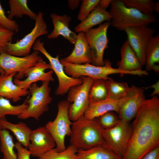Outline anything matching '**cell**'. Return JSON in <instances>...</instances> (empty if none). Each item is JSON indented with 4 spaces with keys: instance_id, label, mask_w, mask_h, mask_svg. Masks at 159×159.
<instances>
[{
    "instance_id": "obj_25",
    "label": "cell",
    "mask_w": 159,
    "mask_h": 159,
    "mask_svg": "<svg viewBox=\"0 0 159 159\" xmlns=\"http://www.w3.org/2000/svg\"><path fill=\"white\" fill-rule=\"evenodd\" d=\"M112 151L103 146L86 150H78L76 159H122Z\"/></svg>"
},
{
    "instance_id": "obj_20",
    "label": "cell",
    "mask_w": 159,
    "mask_h": 159,
    "mask_svg": "<svg viewBox=\"0 0 159 159\" xmlns=\"http://www.w3.org/2000/svg\"><path fill=\"white\" fill-rule=\"evenodd\" d=\"M16 73L0 74V96L14 102L21 100V97L29 93L28 90L21 88L14 83L13 79Z\"/></svg>"
},
{
    "instance_id": "obj_12",
    "label": "cell",
    "mask_w": 159,
    "mask_h": 159,
    "mask_svg": "<svg viewBox=\"0 0 159 159\" xmlns=\"http://www.w3.org/2000/svg\"><path fill=\"white\" fill-rule=\"evenodd\" d=\"M53 72L50 64L43 60L16 74L13 82L21 88L28 90L32 84L38 81H54Z\"/></svg>"
},
{
    "instance_id": "obj_26",
    "label": "cell",
    "mask_w": 159,
    "mask_h": 159,
    "mask_svg": "<svg viewBox=\"0 0 159 159\" xmlns=\"http://www.w3.org/2000/svg\"><path fill=\"white\" fill-rule=\"evenodd\" d=\"M10 7L7 17L12 20L14 17L17 18L26 15L31 19L35 20L37 14L31 10L28 5L27 0H10L8 1Z\"/></svg>"
},
{
    "instance_id": "obj_44",
    "label": "cell",
    "mask_w": 159,
    "mask_h": 159,
    "mask_svg": "<svg viewBox=\"0 0 159 159\" xmlns=\"http://www.w3.org/2000/svg\"><path fill=\"white\" fill-rule=\"evenodd\" d=\"M2 129V128H1V125H0V130H1Z\"/></svg>"
},
{
    "instance_id": "obj_27",
    "label": "cell",
    "mask_w": 159,
    "mask_h": 159,
    "mask_svg": "<svg viewBox=\"0 0 159 159\" xmlns=\"http://www.w3.org/2000/svg\"><path fill=\"white\" fill-rule=\"evenodd\" d=\"M0 149L4 159H17L14 150V145L12 136L7 130H0Z\"/></svg>"
},
{
    "instance_id": "obj_14",
    "label": "cell",
    "mask_w": 159,
    "mask_h": 159,
    "mask_svg": "<svg viewBox=\"0 0 159 159\" xmlns=\"http://www.w3.org/2000/svg\"><path fill=\"white\" fill-rule=\"evenodd\" d=\"M140 87L132 85L130 87L127 95L124 97L118 99L108 98L102 101L90 103L85 111L84 117L89 119L97 118L109 112L119 113L123 104L139 90Z\"/></svg>"
},
{
    "instance_id": "obj_19",
    "label": "cell",
    "mask_w": 159,
    "mask_h": 159,
    "mask_svg": "<svg viewBox=\"0 0 159 159\" xmlns=\"http://www.w3.org/2000/svg\"><path fill=\"white\" fill-rule=\"evenodd\" d=\"M50 16L54 26V29L52 32L48 34V38L54 39L59 36H62L71 44H74L77 34L69 28V25L71 20V17L66 14L59 15L54 13L51 14Z\"/></svg>"
},
{
    "instance_id": "obj_28",
    "label": "cell",
    "mask_w": 159,
    "mask_h": 159,
    "mask_svg": "<svg viewBox=\"0 0 159 159\" xmlns=\"http://www.w3.org/2000/svg\"><path fill=\"white\" fill-rule=\"evenodd\" d=\"M107 95L106 80L94 79L89 91L90 103L103 100L107 98Z\"/></svg>"
},
{
    "instance_id": "obj_1",
    "label": "cell",
    "mask_w": 159,
    "mask_h": 159,
    "mask_svg": "<svg viewBox=\"0 0 159 159\" xmlns=\"http://www.w3.org/2000/svg\"><path fill=\"white\" fill-rule=\"evenodd\" d=\"M132 132L122 159H141L159 146V98L145 99L132 125Z\"/></svg>"
},
{
    "instance_id": "obj_42",
    "label": "cell",
    "mask_w": 159,
    "mask_h": 159,
    "mask_svg": "<svg viewBox=\"0 0 159 159\" xmlns=\"http://www.w3.org/2000/svg\"><path fill=\"white\" fill-rule=\"evenodd\" d=\"M154 11H155L157 13H159V1L155 3L154 6Z\"/></svg>"
},
{
    "instance_id": "obj_9",
    "label": "cell",
    "mask_w": 159,
    "mask_h": 159,
    "mask_svg": "<svg viewBox=\"0 0 159 159\" xmlns=\"http://www.w3.org/2000/svg\"><path fill=\"white\" fill-rule=\"evenodd\" d=\"M100 130L110 150L122 158L127 149L132 134V125L129 122L120 120L114 127L105 129L100 126Z\"/></svg>"
},
{
    "instance_id": "obj_15",
    "label": "cell",
    "mask_w": 159,
    "mask_h": 159,
    "mask_svg": "<svg viewBox=\"0 0 159 159\" xmlns=\"http://www.w3.org/2000/svg\"><path fill=\"white\" fill-rule=\"evenodd\" d=\"M43 60L37 51L34 50L28 55L21 57L4 52L0 54V67L7 75L13 73L19 74L26 69Z\"/></svg>"
},
{
    "instance_id": "obj_16",
    "label": "cell",
    "mask_w": 159,
    "mask_h": 159,
    "mask_svg": "<svg viewBox=\"0 0 159 159\" xmlns=\"http://www.w3.org/2000/svg\"><path fill=\"white\" fill-rule=\"evenodd\" d=\"M55 146L54 138L45 126L32 130L27 148L32 156L39 158Z\"/></svg>"
},
{
    "instance_id": "obj_4",
    "label": "cell",
    "mask_w": 159,
    "mask_h": 159,
    "mask_svg": "<svg viewBox=\"0 0 159 159\" xmlns=\"http://www.w3.org/2000/svg\"><path fill=\"white\" fill-rule=\"evenodd\" d=\"M49 82V81L43 82L40 86L36 83L32 84L29 88L31 97L26 100L28 106L17 116L18 118L24 120L32 117L38 120L44 112L49 110V105L52 101L50 95L51 89Z\"/></svg>"
},
{
    "instance_id": "obj_35",
    "label": "cell",
    "mask_w": 159,
    "mask_h": 159,
    "mask_svg": "<svg viewBox=\"0 0 159 159\" xmlns=\"http://www.w3.org/2000/svg\"><path fill=\"white\" fill-rule=\"evenodd\" d=\"M14 33L0 24V54L5 52L7 45L11 43Z\"/></svg>"
},
{
    "instance_id": "obj_33",
    "label": "cell",
    "mask_w": 159,
    "mask_h": 159,
    "mask_svg": "<svg viewBox=\"0 0 159 159\" xmlns=\"http://www.w3.org/2000/svg\"><path fill=\"white\" fill-rule=\"evenodd\" d=\"M117 114L113 111L107 112L97 118V123L104 129L111 128L115 126L120 120Z\"/></svg>"
},
{
    "instance_id": "obj_8",
    "label": "cell",
    "mask_w": 159,
    "mask_h": 159,
    "mask_svg": "<svg viewBox=\"0 0 159 159\" xmlns=\"http://www.w3.org/2000/svg\"><path fill=\"white\" fill-rule=\"evenodd\" d=\"M82 77V83L72 87L68 92L67 97L66 100L70 103L69 117L73 122L83 116L90 104L89 91L94 79L89 77Z\"/></svg>"
},
{
    "instance_id": "obj_38",
    "label": "cell",
    "mask_w": 159,
    "mask_h": 159,
    "mask_svg": "<svg viewBox=\"0 0 159 159\" xmlns=\"http://www.w3.org/2000/svg\"><path fill=\"white\" fill-rule=\"evenodd\" d=\"M141 159H159V146L147 153Z\"/></svg>"
},
{
    "instance_id": "obj_23",
    "label": "cell",
    "mask_w": 159,
    "mask_h": 159,
    "mask_svg": "<svg viewBox=\"0 0 159 159\" xmlns=\"http://www.w3.org/2000/svg\"><path fill=\"white\" fill-rule=\"evenodd\" d=\"M0 125L2 129L11 131L18 141L25 148L30 143V137L32 130L22 122L16 124L8 121L5 117L0 119Z\"/></svg>"
},
{
    "instance_id": "obj_24",
    "label": "cell",
    "mask_w": 159,
    "mask_h": 159,
    "mask_svg": "<svg viewBox=\"0 0 159 159\" xmlns=\"http://www.w3.org/2000/svg\"><path fill=\"white\" fill-rule=\"evenodd\" d=\"M145 68L147 71L159 72V35L153 36L149 43L146 50Z\"/></svg>"
},
{
    "instance_id": "obj_10",
    "label": "cell",
    "mask_w": 159,
    "mask_h": 159,
    "mask_svg": "<svg viewBox=\"0 0 159 159\" xmlns=\"http://www.w3.org/2000/svg\"><path fill=\"white\" fill-rule=\"evenodd\" d=\"M35 20V26L31 32L16 43L8 44L5 53L17 57H24L30 54L31 49L37 38L48 32L42 12L38 13Z\"/></svg>"
},
{
    "instance_id": "obj_22",
    "label": "cell",
    "mask_w": 159,
    "mask_h": 159,
    "mask_svg": "<svg viewBox=\"0 0 159 159\" xmlns=\"http://www.w3.org/2000/svg\"><path fill=\"white\" fill-rule=\"evenodd\" d=\"M112 17L109 11L97 6L84 20L75 27L74 31L77 33L85 32L104 21L111 20Z\"/></svg>"
},
{
    "instance_id": "obj_7",
    "label": "cell",
    "mask_w": 159,
    "mask_h": 159,
    "mask_svg": "<svg viewBox=\"0 0 159 159\" xmlns=\"http://www.w3.org/2000/svg\"><path fill=\"white\" fill-rule=\"evenodd\" d=\"M32 48L43 54L49 62L51 69L55 73L58 80V85L55 92L57 95L62 96L67 93L72 87L81 84L83 82L82 77L78 78L72 77L65 73L64 67L59 59V55L56 57L52 56L44 46V43L40 39H37Z\"/></svg>"
},
{
    "instance_id": "obj_18",
    "label": "cell",
    "mask_w": 159,
    "mask_h": 159,
    "mask_svg": "<svg viewBox=\"0 0 159 159\" xmlns=\"http://www.w3.org/2000/svg\"><path fill=\"white\" fill-rule=\"evenodd\" d=\"M74 45L72 52L68 56L62 58V59L66 62L76 64H92L93 56L84 32L78 33Z\"/></svg>"
},
{
    "instance_id": "obj_41",
    "label": "cell",
    "mask_w": 159,
    "mask_h": 159,
    "mask_svg": "<svg viewBox=\"0 0 159 159\" xmlns=\"http://www.w3.org/2000/svg\"><path fill=\"white\" fill-rule=\"evenodd\" d=\"M80 1L79 0H68V6L71 10H74L78 7Z\"/></svg>"
},
{
    "instance_id": "obj_34",
    "label": "cell",
    "mask_w": 159,
    "mask_h": 159,
    "mask_svg": "<svg viewBox=\"0 0 159 159\" xmlns=\"http://www.w3.org/2000/svg\"><path fill=\"white\" fill-rule=\"evenodd\" d=\"M100 0H83L78 14L77 19L81 21L84 20L97 6Z\"/></svg>"
},
{
    "instance_id": "obj_2",
    "label": "cell",
    "mask_w": 159,
    "mask_h": 159,
    "mask_svg": "<svg viewBox=\"0 0 159 159\" xmlns=\"http://www.w3.org/2000/svg\"><path fill=\"white\" fill-rule=\"evenodd\" d=\"M71 128L70 145L78 150H86L100 146L110 150L103 139L96 118L89 119L82 116L72 122Z\"/></svg>"
},
{
    "instance_id": "obj_13",
    "label": "cell",
    "mask_w": 159,
    "mask_h": 159,
    "mask_svg": "<svg viewBox=\"0 0 159 159\" xmlns=\"http://www.w3.org/2000/svg\"><path fill=\"white\" fill-rule=\"evenodd\" d=\"M124 31L127 35V41L142 65H145L146 48L153 37L155 30L148 26H141L127 28Z\"/></svg>"
},
{
    "instance_id": "obj_3",
    "label": "cell",
    "mask_w": 159,
    "mask_h": 159,
    "mask_svg": "<svg viewBox=\"0 0 159 159\" xmlns=\"http://www.w3.org/2000/svg\"><path fill=\"white\" fill-rule=\"evenodd\" d=\"M109 12L112 17L110 24L121 31L132 26H148L157 20L153 15H146L135 8L128 7L121 0H112Z\"/></svg>"
},
{
    "instance_id": "obj_32",
    "label": "cell",
    "mask_w": 159,
    "mask_h": 159,
    "mask_svg": "<svg viewBox=\"0 0 159 159\" xmlns=\"http://www.w3.org/2000/svg\"><path fill=\"white\" fill-rule=\"evenodd\" d=\"M127 6L134 8L147 15H153L155 3L152 0H122Z\"/></svg>"
},
{
    "instance_id": "obj_31",
    "label": "cell",
    "mask_w": 159,
    "mask_h": 159,
    "mask_svg": "<svg viewBox=\"0 0 159 159\" xmlns=\"http://www.w3.org/2000/svg\"><path fill=\"white\" fill-rule=\"evenodd\" d=\"M78 150L70 145L64 151L57 152L54 148L43 154L38 159H76Z\"/></svg>"
},
{
    "instance_id": "obj_36",
    "label": "cell",
    "mask_w": 159,
    "mask_h": 159,
    "mask_svg": "<svg viewBox=\"0 0 159 159\" xmlns=\"http://www.w3.org/2000/svg\"><path fill=\"white\" fill-rule=\"evenodd\" d=\"M0 24L5 29L14 32H18L19 25L16 21L9 19L5 14L0 2Z\"/></svg>"
},
{
    "instance_id": "obj_30",
    "label": "cell",
    "mask_w": 159,
    "mask_h": 159,
    "mask_svg": "<svg viewBox=\"0 0 159 159\" xmlns=\"http://www.w3.org/2000/svg\"><path fill=\"white\" fill-rule=\"evenodd\" d=\"M28 105L26 100L22 104L17 105H12L9 100L0 96V119L6 115L18 116L27 108Z\"/></svg>"
},
{
    "instance_id": "obj_29",
    "label": "cell",
    "mask_w": 159,
    "mask_h": 159,
    "mask_svg": "<svg viewBox=\"0 0 159 159\" xmlns=\"http://www.w3.org/2000/svg\"><path fill=\"white\" fill-rule=\"evenodd\" d=\"M108 91L107 98L118 99L125 97L128 94L130 87L125 82H118L110 78L106 80Z\"/></svg>"
},
{
    "instance_id": "obj_39",
    "label": "cell",
    "mask_w": 159,
    "mask_h": 159,
    "mask_svg": "<svg viewBox=\"0 0 159 159\" xmlns=\"http://www.w3.org/2000/svg\"><path fill=\"white\" fill-rule=\"evenodd\" d=\"M154 88V91L150 95V96L152 97L156 95H159V81H158L156 82L153 85L151 86L144 87L145 89H148L150 88Z\"/></svg>"
},
{
    "instance_id": "obj_5",
    "label": "cell",
    "mask_w": 159,
    "mask_h": 159,
    "mask_svg": "<svg viewBox=\"0 0 159 159\" xmlns=\"http://www.w3.org/2000/svg\"><path fill=\"white\" fill-rule=\"evenodd\" d=\"M70 103L67 100L60 101L57 105L58 111L56 118L53 121L47 122L45 125L54 138L56 144L54 148L57 152H61L66 149L65 139L66 136L72 133V122L69 115V108Z\"/></svg>"
},
{
    "instance_id": "obj_17",
    "label": "cell",
    "mask_w": 159,
    "mask_h": 159,
    "mask_svg": "<svg viewBox=\"0 0 159 159\" xmlns=\"http://www.w3.org/2000/svg\"><path fill=\"white\" fill-rule=\"evenodd\" d=\"M121 60L117 62V68L130 74L142 76L148 74L142 69L143 65L127 40L123 44L120 50Z\"/></svg>"
},
{
    "instance_id": "obj_11",
    "label": "cell",
    "mask_w": 159,
    "mask_h": 159,
    "mask_svg": "<svg viewBox=\"0 0 159 159\" xmlns=\"http://www.w3.org/2000/svg\"><path fill=\"white\" fill-rule=\"evenodd\" d=\"M107 21L97 28H92L84 33L91 50L93 58L92 64L102 66L105 65L103 56L105 49L108 47L107 31L110 25Z\"/></svg>"
},
{
    "instance_id": "obj_40",
    "label": "cell",
    "mask_w": 159,
    "mask_h": 159,
    "mask_svg": "<svg viewBox=\"0 0 159 159\" xmlns=\"http://www.w3.org/2000/svg\"><path fill=\"white\" fill-rule=\"evenodd\" d=\"M112 0H100L97 6L101 8L106 10L110 5Z\"/></svg>"
},
{
    "instance_id": "obj_43",
    "label": "cell",
    "mask_w": 159,
    "mask_h": 159,
    "mask_svg": "<svg viewBox=\"0 0 159 159\" xmlns=\"http://www.w3.org/2000/svg\"><path fill=\"white\" fill-rule=\"evenodd\" d=\"M5 73V72L4 71V70L1 68V67H0V73L1 74H3Z\"/></svg>"
},
{
    "instance_id": "obj_6",
    "label": "cell",
    "mask_w": 159,
    "mask_h": 159,
    "mask_svg": "<svg viewBox=\"0 0 159 159\" xmlns=\"http://www.w3.org/2000/svg\"><path fill=\"white\" fill-rule=\"evenodd\" d=\"M64 67V71L68 76L78 78L82 77H89L94 79H102L107 80L110 78L108 76L112 74H119L123 76L130 73L122 71L112 66L111 62L108 60H104L105 65L99 66L91 64H76L65 62L62 59L60 60Z\"/></svg>"
},
{
    "instance_id": "obj_21",
    "label": "cell",
    "mask_w": 159,
    "mask_h": 159,
    "mask_svg": "<svg viewBox=\"0 0 159 159\" xmlns=\"http://www.w3.org/2000/svg\"><path fill=\"white\" fill-rule=\"evenodd\" d=\"M145 99L144 89L140 88L137 92L122 106L118 114L119 119L129 122L135 118L141 105Z\"/></svg>"
},
{
    "instance_id": "obj_37",
    "label": "cell",
    "mask_w": 159,
    "mask_h": 159,
    "mask_svg": "<svg viewBox=\"0 0 159 159\" xmlns=\"http://www.w3.org/2000/svg\"><path fill=\"white\" fill-rule=\"evenodd\" d=\"M14 148L17 151V159H30L31 155L30 151L27 148L24 147L21 143L16 142L14 145Z\"/></svg>"
}]
</instances>
